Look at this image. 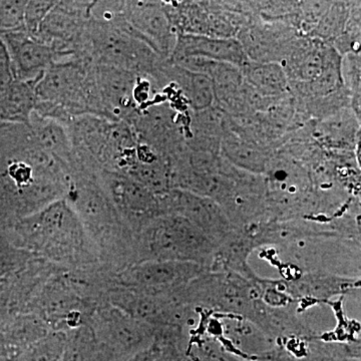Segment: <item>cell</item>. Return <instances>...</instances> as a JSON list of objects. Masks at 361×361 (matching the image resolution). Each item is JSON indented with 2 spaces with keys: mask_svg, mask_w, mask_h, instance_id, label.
<instances>
[{
  "mask_svg": "<svg viewBox=\"0 0 361 361\" xmlns=\"http://www.w3.org/2000/svg\"><path fill=\"white\" fill-rule=\"evenodd\" d=\"M28 129L37 146L59 161L68 171L73 161V148L66 126L33 111Z\"/></svg>",
  "mask_w": 361,
  "mask_h": 361,
  "instance_id": "cell-12",
  "label": "cell"
},
{
  "mask_svg": "<svg viewBox=\"0 0 361 361\" xmlns=\"http://www.w3.org/2000/svg\"><path fill=\"white\" fill-rule=\"evenodd\" d=\"M171 56H199L216 63H228L240 70L250 61L237 39L193 35H178Z\"/></svg>",
  "mask_w": 361,
  "mask_h": 361,
  "instance_id": "cell-10",
  "label": "cell"
},
{
  "mask_svg": "<svg viewBox=\"0 0 361 361\" xmlns=\"http://www.w3.org/2000/svg\"><path fill=\"white\" fill-rule=\"evenodd\" d=\"M37 82L13 80L0 97V122L30 126V116L35 109V89Z\"/></svg>",
  "mask_w": 361,
  "mask_h": 361,
  "instance_id": "cell-15",
  "label": "cell"
},
{
  "mask_svg": "<svg viewBox=\"0 0 361 361\" xmlns=\"http://www.w3.org/2000/svg\"><path fill=\"white\" fill-rule=\"evenodd\" d=\"M283 282L287 293L300 306L304 303L330 304L332 299L346 295L360 285V279L322 273H302Z\"/></svg>",
  "mask_w": 361,
  "mask_h": 361,
  "instance_id": "cell-9",
  "label": "cell"
},
{
  "mask_svg": "<svg viewBox=\"0 0 361 361\" xmlns=\"http://www.w3.org/2000/svg\"><path fill=\"white\" fill-rule=\"evenodd\" d=\"M99 176L116 210L135 235L146 223L161 215L159 195L130 176L106 170H99Z\"/></svg>",
  "mask_w": 361,
  "mask_h": 361,
  "instance_id": "cell-6",
  "label": "cell"
},
{
  "mask_svg": "<svg viewBox=\"0 0 361 361\" xmlns=\"http://www.w3.org/2000/svg\"><path fill=\"white\" fill-rule=\"evenodd\" d=\"M161 215H177L191 222L201 230L216 245V248L235 232L219 204L206 197L171 189L159 195Z\"/></svg>",
  "mask_w": 361,
  "mask_h": 361,
  "instance_id": "cell-5",
  "label": "cell"
},
{
  "mask_svg": "<svg viewBox=\"0 0 361 361\" xmlns=\"http://www.w3.org/2000/svg\"><path fill=\"white\" fill-rule=\"evenodd\" d=\"M241 71L244 82L266 99L279 101L291 94L288 78L280 63L249 61Z\"/></svg>",
  "mask_w": 361,
  "mask_h": 361,
  "instance_id": "cell-14",
  "label": "cell"
},
{
  "mask_svg": "<svg viewBox=\"0 0 361 361\" xmlns=\"http://www.w3.org/2000/svg\"><path fill=\"white\" fill-rule=\"evenodd\" d=\"M68 334L63 331L47 334L32 344L18 361H61Z\"/></svg>",
  "mask_w": 361,
  "mask_h": 361,
  "instance_id": "cell-16",
  "label": "cell"
},
{
  "mask_svg": "<svg viewBox=\"0 0 361 361\" xmlns=\"http://www.w3.org/2000/svg\"><path fill=\"white\" fill-rule=\"evenodd\" d=\"M118 13L161 59L168 61L177 39L163 1H120Z\"/></svg>",
  "mask_w": 361,
  "mask_h": 361,
  "instance_id": "cell-7",
  "label": "cell"
},
{
  "mask_svg": "<svg viewBox=\"0 0 361 361\" xmlns=\"http://www.w3.org/2000/svg\"><path fill=\"white\" fill-rule=\"evenodd\" d=\"M0 40L6 47L16 80L37 82L47 68L63 61L61 54L26 32L6 33Z\"/></svg>",
  "mask_w": 361,
  "mask_h": 361,
  "instance_id": "cell-8",
  "label": "cell"
},
{
  "mask_svg": "<svg viewBox=\"0 0 361 361\" xmlns=\"http://www.w3.org/2000/svg\"><path fill=\"white\" fill-rule=\"evenodd\" d=\"M90 329L106 361H127L149 348L159 331L109 303L94 311Z\"/></svg>",
  "mask_w": 361,
  "mask_h": 361,
  "instance_id": "cell-3",
  "label": "cell"
},
{
  "mask_svg": "<svg viewBox=\"0 0 361 361\" xmlns=\"http://www.w3.org/2000/svg\"><path fill=\"white\" fill-rule=\"evenodd\" d=\"M161 77L164 82H173L177 87L192 111H205L215 106L213 82L207 75L182 70L166 61Z\"/></svg>",
  "mask_w": 361,
  "mask_h": 361,
  "instance_id": "cell-13",
  "label": "cell"
},
{
  "mask_svg": "<svg viewBox=\"0 0 361 361\" xmlns=\"http://www.w3.org/2000/svg\"><path fill=\"white\" fill-rule=\"evenodd\" d=\"M127 361H185L178 342L158 338L149 348Z\"/></svg>",
  "mask_w": 361,
  "mask_h": 361,
  "instance_id": "cell-17",
  "label": "cell"
},
{
  "mask_svg": "<svg viewBox=\"0 0 361 361\" xmlns=\"http://www.w3.org/2000/svg\"><path fill=\"white\" fill-rule=\"evenodd\" d=\"M13 231L16 244L51 262L85 267L99 260L96 246L66 199L20 218Z\"/></svg>",
  "mask_w": 361,
  "mask_h": 361,
  "instance_id": "cell-1",
  "label": "cell"
},
{
  "mask_svg": "<svg viewBox=\"0 0 361 361\" xmlns=\"http://www.w3.org/2000/svg\"><path fill=\"white\" fill-rule=\"evenodd\" d=\"M26 4L27 1H0V37L6 33L26 32Z\"/></svg>",
  "mask_w": 361,
  "mask_h": 361,
  "instance_id": "cell-18",
  "label": "cell"
},
{
  "mask_svg": "<svg viewBox=\"0 0 361 361\" xmlns=\"http://www.w3.org/2000/svg\"><path fill=\"white\" fill-rule=\"evenodd\" d=\"M220 155L228 163L239 170L253 175L263 176L274 153L271 149L247 141L230 130L227 126V116H226V126L222 141H221Z\"/></svg>",
  "mask_w": 361,
  "mask_h": 361,
  "instance_id": "cell-11",
  "label": "cell"
},
{
  "mask_svg": "<svg viewBox=\"0 0 361 361\" xmlns=\"http://www.w3.org/2000/svg\"><path fill=\"white\" fill-rule=\"evenodd\" d=\"M209 271L204 266L175 261H142L116 273V285L153 294H174Z\"/></svg>",
  "mask_w": 361,
  "mask_h": 361,
  "instance_id": "cell-4",
  "label": "cell"
},
{
  "mask_svg": "<svg viewBox=\"0 0 361 361\" xmlns=\"http://www.w3.org/2000/svg\"><path fill=\"white\" fill-rule=\"evenodd\" d=\"M56 1H27L25 11V30L28 35H35Z\"/></svg>",
  "mask_w": 361,
  "mask_h": 361,
  "instance_id": "cell-19",
  "label": "cell"
},
{
  "mask_svg": "<svg viewBox=\"0 0 361 361\" xmlns=\"http://www.w3.org/2000/svg\"><path fill=\"white\" fill-rule=\"evenodd\" d=\"M137 263L175 261L204 266L209 270L216 245L199 228L177 215H161L135 235Z\"/></svg>",
  "mask_w": 361,
  "mask_h": 361,
  "instance_id": "cell-2",
  "label": "cell"
}]
</instances>
